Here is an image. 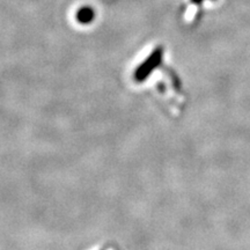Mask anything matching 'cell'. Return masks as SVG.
<instances>
[{
	"label": "cell",
	"instance_id": "1",
	"mask_svg": "<svg viewBox=\"0 0 250 250\" xmlns=\"http://www.w3.org/2000/svg\"><path fill=\"white\" fill-rule=\"evenodd\" d=\"M76 20L80 24H90L95 20V11L88 5L81 6L76 12Z\"/></svg>",
	"mask_w": 250,
	"mask_h": 250
}]
</instances>
